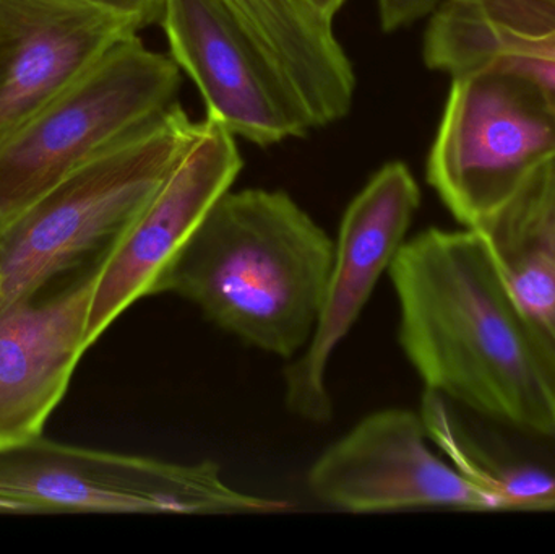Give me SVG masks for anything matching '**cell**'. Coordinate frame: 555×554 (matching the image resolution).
Instances as JSON below:
<instances>
[{
    "label": "cell",
    "instance_id": "6da1fadb",
    "mask_svg": "<svg viewBox=\"0 0 555 554\" xmlns=\"http://www.w3.org/2000/svg\"><path fill=\"white\" fill-rule=\"evenodd\" d=\"M398 340L426 390L479 418L555 439V399L530 335L473 228H430L395 257Z\"/></svg>",
    "mask_w": 555,
    "mask_h": 554
},
{
    "label": "cell",
    "instance_id": "7a4b0ae2",
    "mask_svg": "<svg viewBox=\"0 0 555 554\" xmlns=\"http://www.w3.org/2000/svg\"><path fill=\"white\" fill-rule=\"evenodd\" d=\"M335 241L283 191L218 198L166 275L171 293L250 347L294 360L312 338Z\"/></svg>",
    "mask_w": 555,
    "mask_h": 554
},
{
    "label": "cell",
    "instance_id": "3957f363",
    "mask_svg": "<svg viewBox=\"0 0 555 554\" xmlns=\"http://www.w3.org/2000/svg\"><path fill=\"white\" fill-rule=\"evenodd\" d=\"M197 126L172 103L0 224V308L39 295L88 254L104 253L165 181Z\"/></svg>",
    "mask_w": 555,
    "mask_h": 554
},
{
    "label": "cell",
    "instance_id": "277c9868",
    "mask_svg": "<svg viewBox=\"0 0 555 554\" xmlns=\"http://www.w3.org/2000/svg\"><path fill=\"white\" fill-rule=\"evenodd\" d=\"M181 68L171 55L124 39L67 90L0 143V224L81 163L175 103Z\"/></svg>",
    "mask_w": 555,
    "mask_h": 554
},
{
    "label": "cell",
    "instance_id": "5b68a950",
    "mask_svg": "<svg viewBox=\"0 0 555 554\" xmlns=\"http://www.w3.org/2000/svg\"><path fill=\"white\" fill-rule=\"evenodd\" d=\"M555 156V111L537 83L498 62L452 77L427 182L475 227Z\"/></svg>",
    "mask_w": 555,
    "mask_h": 554
},
{
    "label": "cell",
    "instance_id": "8992f818",
    "mask_svg": "<svg viewBox=\"0 0 555 554\" xmlns=\"http://www.w3.org/2000/svg\"><path fill=\"white\" fill-rule=\"evenodd\" d=\"M420 205L413 172L404 163L390 162L346 208L315 331L284 368V400L297 418L312 425L332 422L333 400L326 386L330 360L406 243Z\"/></svg>",
    "mask_w": 555,
    "mask_h": 554
},
{
    "label": "cell",
    "instance_id": "52a82bcc",
    "mask_svg": "<svg viewBox=\"0 0 555 554\" xmlns=\"http://www.w3.org/2000/svg\"><path fill=\"white\" fill-rule=\"evenodd\" d=\"M243 169L236 136L218 120L197 132L165 181L94 262L96 283L87 345L140 299L162 295L163 282L208 211Z\"/></svg>",
    "mask_w": 555,
    "mask_h": 554
},
{
    "label": "cell",
    "instance_id": "ba28073f",
    "mask_svg": "<svg viewBox=\"0 0 555 554\" xmlns=\"http://www.w3.org/2000/svg\"><path fill=\"white\" fill-rule=\"evenodd\" d=\"M427 438L423 416L411 410L371 413L313 462L310 494L354 514L504 510L498 498L437 458Z\"/></svg>",
    "mask_w": 555,
    "mask_h": 554
},
{
    "label": "cell",
    "instance_id": "9c48e42d",
    "mask_svg": "<svg viewBox=\"0 0 555 554\" xmlns=\"http://www.w3.org/2000/svg\"><path fill=\"white\" fill-rule=\"evenodd\" d=\"M159 25L171 57L201 91L207 119L257 146L309 132L296 98L223 0H163Z\"/></svg>",
    "mask_w": 555,
    "mask_h": 554
},
{
    "label": "cell",
    "instance_id": "30bf717a",
    "mask_svg": "<svg viewBox=\"0 0 555 554\" xmlns=\"http://www.w3.org/2000/svg\"><path fill=\"white\" fill-rule=\"evenodd\" d=\"M139 31L83 0H0V143Z\"/></svg>",
    "mask_w": 555,
    "mask_h": 554
},
{
    "label": "cell",
    "instance_id": "8fae6325",
    "mask_svg": "<svg viewBox=\"0 0 555 554\" xmlns=\"http://www.w3.org/2000/svg\"><path fill=\"white\" fill-rule=\"evenodd\" d=\"M94 266L61 292L0 308V449L41 438L87 345Z\"/></svg>",
    "mask_w": 555,
    "mask_h": 554
},
{
    "label": "cell",
    "instance_id": "7c38bea8",
    "mask_svg": "<svg viewBox=\"0 0 555 554\" xmlns=\"http://www.w3.org/2000/svg\"><path fill=\"white\" fill-rule=\"evenodd\" d=\"M472 228L491 254L555 399V156Z\"/></svg>",
    "mask_w": 555,
    "mask_h": 554
},
{
    "label": "cell",
    "instance_id": "4fadbf2b",
    "mask_svg": "<svg viewBox=\"0 0 555 554\" xmlns=\"http://www.w3.org/2000/svg\"><path fill=\"white\" fill-rule=\"evenodd\" d=\"M283 78L310 129L345 119L354 103L351 59L304 0H223Z\"/></svg>",
    "mask_w": 555,
    "mask_h": 554
},
{
    "label": "cell",
    "instance_id": "5bb4252c",
    "mask_svg": "<svg viewBox=\"0 0 555 554\" xmlns=\"http://www.w3.org/2000/svg\"><path fill=\"white\" fill-rule=\"evenodd\" d=\"M423 54L427 67L450 77L499 55L555 59V0H443Z\"/></svg>",
    "mask_w": 555,
    "mask_h": 554
},
{
    "label": "cell",
    "instance_id": "9a60e30c",
    "mask_svg": "<svg viewBox=\"0 0 555 554\" xmlns=\"http://www.w3.org/2000/svg\"><path fill=\"white\" fill-rule=\"evenodd\" d=\"M0 498L28 504L35 513L127 514L101 477L94 449L55 445L42 436L0 449Z\"/></svg>",
    "mask_w": 555,
    "mask_h": 554
},
{
    "label": "cell",
    "instance_id": "2e32d148",
    "mask_svg": "<svg viewBox=\"0 0 555 554\" xmlns=\"http://www.w3.org/2000/svg\"><path fill=\"white\" fill-rule=\"evenodd\" d=\"M421 416L429 438L447 452L453 467L498 498L504 510H555L554 472L479 445L453 415L449 400L439 394L426 390Z\"/></svg>",
    "mask_w": 555,
    "mask_h": 554
},
{
    "label": "cell",
    "instance_id": "e0dca14e",
    "mask_svg": "<svg viewBox=\"0 0 555 554\" xmlns=\"http://www.w3.org/2000/svg\"><path fill=\"white\" fill-rule=\"evenodd\" d=\"M443 0H377L378 20L385 33L398 31L433 15Z\"/></svg>",
    "mask_w": 555,
    "mask_h": 554
},
{
    "label": "cell",
    "instance_id": "ac0fdd59",
    "mask_svg": "<svg viewBox=\"0 0 555 554\" xmlns=\"http://www.w3.org/2000/svg\"><path fill=\"white\" fill-rule=\"evenodd\" d=\"M486 62H498V64L530 78L543 91L544 96L555 111V59L533 57V55H499V57L489 59Z\"/></svg>",
    "mask_w": 555,
    "mask_h": 554
},
{
    "label": "cell",
    "instance_id": "d6986e66",
    "mask_svg": "<svg viewBox=\"0 0 555 554\" xmlns=\"http://www.w3.org/2000/svg\"><path fill=\"white\" fill-rule=\"evenodd\" d=\"M83 2L127 16L133 20L140 29L159 25L162 22L163 0H83Z\"/></svg>",
    "mask_w": 555,
    "mask_h": 554
},
{
    "label": "cell",
    "instance_id": "ffe728a7",
    "mask_svg": "<svg viewBox=\"0 0 555 554\" xmlns=\"http://www.w3.org/2000/svg\"><path fill=\"white\" fill-rule=\"evenodd\" d=\"M310 10L317 13L320 18L333 23L335 16L338 15L339 10L345 7L348 0H304Z\"/></svg>",
    "mask_w": 555,
    "mask_h": 554
},
{
    "label": "cell",
    "instance_id": "44dd1931",
    "mask_svg": "<svg viewBox=\"0 0 555 554\" xmlns=\"http://www.w3.org/2000/svg\"><path fill=\"white\" fill-rule=\"evenodd\" d=\"M0 514H36L35 510L28 504L18 503V501L5 500L0 498Z\"/></svg>",
    "mask_w": 555,
    "mask_h": 554
}]
</instances>
